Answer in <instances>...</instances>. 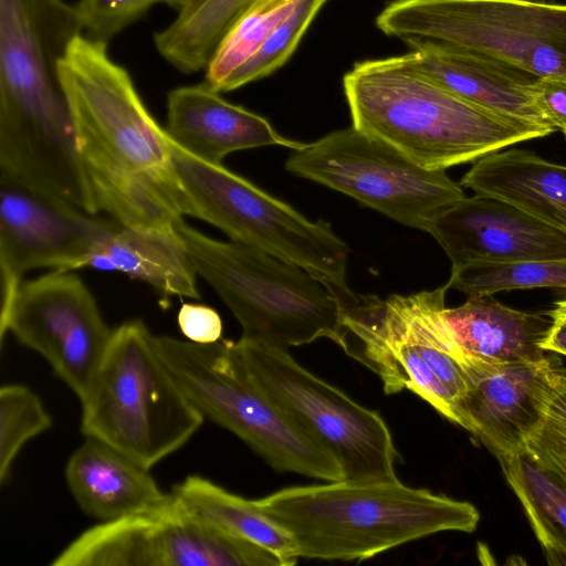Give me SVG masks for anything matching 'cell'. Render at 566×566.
<instances>
[{"instance_id":"1","label":"cell","mask_w":566,"mask_h":566,"mask_svg":"<svg viewBox=\"0 0 566 566\" xmlns=\"http://www.w3.org/2000/svg\"><path fill=\"white\" fill-rule=\"evenodd\" d=\"M106 45L80 34L59 64L93 198L122 227L171 231L184 214L170 140Z\"/></svg>"},{"instance_id":"2","label":"cell","mask_w":566,"mask_h":566,"mask_svg":"<svg viewBox=\"0 0 566 566\" xmlns=\"http://www.w3.org/2000/svg\"><path fill=\"white\" fill-rule=\"evenodd\" d=\"M84 30L63 0H0V178L64 195L85 178L59 64Z\"/></svg>"},{"instance_id":"3","label":"cell","mask_w":566,"mask_h":566,"mask_svg":"<svg viewBox=\"0 0 566 566\" xmlns=\"http://www.w3.org/2000/svg\"><path fill=\"white\" fill-rule=\"evenodd\" d=\"M353 126L427 170L476 160L555 129L472 103L399 56L356 63L343 78Z\"/></svg>"},{"instance_id":"4","label":"cell","mask_w":566,"mask_h":566,"mask_svg":"<svg viewBox=\"0 0 566 566\" xmlns=\"http://www.w3.org/2000/svg\"><path fill=\"white\" fill-rule=\"evenodd\" d=\"M256 503L286 531L298 558L326 560L368 559L439 532L472 533L480 521L471 503L398 479L292 486Z\"/></svg>"},{"instance_id":"5","label":"cell","mask_w":566,"mask_h":566,"mask_svg":"<svg viewBox=\"0 0 566 566\" xmlns=\"http://www.w3.org/2000/svg\"><path fill=\"white\" fill-rule=\"evenodd\" d=\"M175 230L198 276L241 325L243 338L287 349L326 337L344 348V294L298 265L214 240L184 220Z\"/></svg>"},{"instance_id":"6","label":"cell","mask_w":566,"mask_h":566,"mask_svg":"<svg viewBox=\"0 0 566 566\" xmlns=\"http://www.w3.org/2000/svg\"><path fill=\"white\" fill-rule=\"evenodd\" d=\"M139 319L114 328L82 403L81 432L150 469L184 447L202 413L175 381Z\"/></svg>"},{"instance_id":"7","label":"cell","mask_w":566,"mask_h":566,"mask_svg":"<svg viewBox=\"0 0 566 566\" xmlns=\"http://www.w3.org/2000/svg\"><path fill=\"white\" fill-rule=\"evenodd\" d=\"M155 340L166 368L202 416L239 437L274 470L344 480L339 463L251 381L235 342Z\"/></svg>"},{"instance_id":"8","label":"cell","mask_w":566,"mask_h":566,"mask_svg":"<svg viewBox=\"0 0 566 566\" xmlns=\"http://www.w3.org/2000/svg\"><path fill=\"white\" fill-rule=\"evenodd\" d=\"M170 144L184 216L298 265L340 293L350 292L346 283L349 249L329 222L311 221L222 165L205 163Z\"/></svg>"},{"instance_id":"9","label":"cell","mask_w":566,"mask_h":566,"mask_svg":"<svg viewBox=\"0 0 566 566\" xmlns=\"http://www.w3.org/2000/svg\"><path fill=\"white\" fill-rule=\"evenodd\" d=\"M376 25L410 49L444 45L537 77L566 78V4L533 0H395Z\"/></svg>"},{"instance_id":"10","label":"cell","mask_w":566,"mask_h":566,"mask_svg":"<svg viewBox=\"0 0 566 566\" xmlns=\"http://www.w3.org/2000/svg\"><path fill=\"white\" fill-rule=\"evenodd\" d=\"M235 348L251 381L339 463L344 480L397 479L398 453L377 411L313 375L285 348L243 337Z\"/></svg>"},{"instance_id":"11","label":"cell","mask_w":566,"mask_h":566,"mask_svg":"<svg viewBox=\"0 0 566 566\" xmlns=\"http://www.w3.org/2000/svg\"><path fill=\"white\" fill-rule=\"evenodd\" d=\"M285 169L422 231L438 212L465 197L446 170H427L353 125L293 150Z\"/></svg>"},{"instance_id":"12","label":"cell","mask_w":566,"mask_h":566,"mask_svg":"<svg viewBox=\"0 0 566 566\" xmlns=\"http://www.w3.org/2000/svg\"><path fill=\"white\" fill-rule=\"evenodd\" d=\"M51 566H283V563L266 548L192 514L171 494L158 507L86 530Z\"/></svg>"},{"instance_id":"13","label":"cell","mask_w":566,"mask_h":566,"mask_svg":"<svg viewBox=\"0 0 566 566\" xmlns=\"http://www.w3.org/2000/svg\"><path fill=\"white\" fill-rule=\"evenodd\" d=\"M113 332L88 287L71 271L24 281L0 321L1 344L11 333L41 355L80 400L97 374Z\"/></svg>"},{"instance_id":"14","label":"cell","mask_w":566,"mask_h":566,"mask_svg":"<svg viewBox=\"0 0 566 566\" xmlns=\"http://www.w3.org/2000/svg\"><path fill=\"white\" fill-rule=\"evenodd\" d=\"M92 216L32 190L0 182V321L9 313L27 272L86 266L95 247L117 228Z\"/></svg>"},{"instance_id":"15","label":"cell","mask_w":566,"mask_h":566,"mask_svg":"<svg viewBox=\"0 0 566 566\" xmlns=\"http://www.w3.org/2000/svg\"><path fill=\"white\" fill-rule=\"evenodd\" d=\"M464 356L467 390L455 406L457 424L496 458L525 452L545 419L564 370L548 356L539 361L512 363Z\"/></svg>"},{"instance_id":"16","label":"cell","mask_w":566,"mask_h":566,"mask_svg":"<svg viewBox=\"0 0 566 566\" xmlns=\"http://www.w3.org/2000/svg\"><path fill=\"white\" fill-rule=\"evenodd\" d=\"M452 266L566 258V233L490 195L464 197L438 212L427 231Z\"/></svg>"},{"instance_id":"17","label":"cell","mask_w":566,"mask_h":566,"mask_svg":"<svg viewBox=\"0 0 566 566\" xmlns=\"http://www.w3.org/2000/svg\"><path fill=\"white\" fill-rule=\"evenodd\" d=\"M165 132L185 153L213 165H222L224 157L242 149L296 150L304 145L280 135L264 117L223 99L206 82L168 93Z\"/></svg>"},{"instance_id":"18","label":"cell","mask_w":566,"mask_h":566,"mask_svg":"<svg viewBox=\"0 0 566 566\" xmlns=\"http://www.w3.org/2000/svg\"><path fill=\"white\" fill-rule=\"evenodd\" d=\"M436 84L483 107L537 125L553 127L539 111L537 76L499 60L444 45H423L399 56Z\"/></svg>"},{"instance_id":"19","label":"cell","mask_w":566,"mask_h":566,"mask_svg":"<svg viewBox=\"0 0 566 566\" xmlns=\"http://www.w3.org/2000/svg\"><path fill=\"white\" fill-rule=\"evenodd\" d=\"M111 444L87 437L70 457L65 478L80 509L91 517L111 522L169 501L149 472Z\"/></svg>"},{"instance_id":"20","label":"cell","mask_w":566,"mask_h":566,"mask_svg":"<svg viewBox=\"0 0 566 566\" xmlns=\"http://www.w3.org/2000/svg\"><path fill=\"white\" fill-rule=\"evenodd\" d=\"M460 184L507 200L566 233V165L512 148L476 160Z\"/></svg>"},{"instance_id":"21","label":"cell","mask_w":566,"mask_h":566,"mask_svg":"<svg viewBox=\"0 0 566 566\" xmlns=\"http://www.w3.org/2000/svg\"><path fill=\"white\" fill-rule=\"evenodd\" d=\"M444 318L463 353L490 363L539 361L541 340L551 325L541 314L507 307L492 295L469 296L444 310Z\"/></svg>"},{"instance_id":"22","label":"cell","mask_w":566,"mask_h":566,"mask_svg":"<svg viewBox=\"0 0 566 566\" xmlns=\"http://www.w3.org/2000/svg\"><path fill=\"white\" fill-rule=\"evenodd\" d=\"M85 268L123 272L166 297L199 298L198 274L175 229L117 227L95 247Z\"/></svg>"},{"instance_id":"23","label":"cell","mask_w":566,"mask_h":566,"mask_svg":"<svg viewBox=\"0 0 566 566\" xmlns=\"http://www.w3.org/2000/svg\"><path fill=\"white\" fill-rule=\"evenodd\" d=\"M171 494L192 514L216 527L258 544L275 554L283 566L297 563L292 538L251 501L200 475H188Z\"/></svg>"},{"instance_id":"24","label":"cell","mask_w":566,"mask_h":566,"mask_svg":"<svg viewBox=\"0 0 566 566\" xmlns=\"http://www.w3.org/2000/svg\"><path fill=\"white\" fill-rule=\"evenodd\" d=\"M551 565H566V482L526 451L497 458Z\"/></svg>"},{"instance_id":"25","label":"cell","mask_w":566,"mask_h":566,"mask_svg":"<svg viewBox=\"0 0 566 566\" xmlns=\"http://www.w3.org/2000/svg\"><path fill=\"white\" fill-rule=\"evenodd\" d=\"M254 0H205L178 11L154 36L160 55L184 73L206 69L234 22Z\"/></svg>"},{"instance_id":"26","label":"cell","mask_w":566,"mask_h":566,"mask_svg":"<svg viewBox=\"0 0 566 566\" xmlns=\"http://www.w3.org/2000/svg\"><path fill=\"white\" fill-rule=\"evenodd\" d=\"M468 296L502 291L553 289L566 292V258L506 263H475L451 268L447 283Z\"/></svg>"},{"instance_id":"27","label":"cell","mask_w":566,"mask_h":566,"mask_svg":"<svg viewBox=\"0 0 566 566\" xmlns=\"http://www.w3.org/2000/svg\"><path fill=\"white\" fill-rule=\"evenodd\" d=\"M296 0H254L220 42L208 66L206 83L221 93L227 78L250 59L291 13Z\"/></svg>"},{"instance_id":"28","label":"cell","mask_w":566,"mask_h":566,"mask_svg":"<svg viewBox=\"0 0 566 566\" xmlns=\"http://www.w3.org/2000/svg\"><path fill=\"white\" fill-rule=\"evenodd\" d=\"M53 426L51 415L29 387L8 384L0 388V483L10 476L12 464L31 439Z\"/></svg>"},{"instance_id":"29","label":"cell","mask_w":566,"mask_h":566,"mask_svg":"<svg viewBox=\"0 0 566 566\" xmlns=\"http://www.w3.org/2000/svg\"><path fill=\"white\" fill-rule=\"evenodd\" d=\"M326 1L296 0L291 13L273 30L260 49L227 78L220 92L237 90L281 67L293 54Z\"/></svg>"},{"instance_id":"30","label":"cell","mask_w":566,"mask_h":566,"mask_svg":"<svg viewBox=\"0 0 566 566\" xmlns=\"http://www.w3.org/2000/svg\"><path fill=\"white\" fill-rule=\"evenodd\" d=\"M187 0H80L76 8L87 36L107 44L117 33L143 17L153 6L178 10Z\"/></svg>"},{"instance_id":"31","label":"cell","mask_w":566,"mask_h":566,"mask_svg":"<svg viewBox=\"0 0 566 566\" xmlns=\"http://www.w3.org/2000/svg\"><path fill=\"white\" fill-rule=\"evenodd\" d=\"M525 451L566 482V375L560 378L545 419Z\"/></svg>"},{"instance_id":"32","label":"cell","mask_w":566,"mask_h":566,"mask_svg":"<svg viewBox=\"0 0 566 566\" xmlns=\"http://www.w3.org/2000/svg\"><path fill=\"white\" fill-rule=\"evenodd\" d=\"M177 323L182 335L190 342L212 344L222 338V319L208 305L184 303L178 311Z\"/></svg>"},{"instance_id":"33","label":"cell","mask_w":566,"mask_h":566,"mask_svg":"<svg viewBox=\"0 0 566 566\" xmlns=\"http://www.w3.org/2000/svg\"><path fill=\"white\" fill-rule=\"evenodd\" d=\"M534 88L543 116L566 138V78L537 77Z\"/></svg>"},{"instance_id":"34","label":"cell","mask_w":566,"mask_h":566,"mask_svg":"<svg viewBox=\"0 0 566 566\" xmlns=\"http://www.w3.org/2000/svg\"><path fill=\"white\" fill-rule=\"evenodd\" d=\"M547 316L551 325L539 345L545 352L566 356V298L555 302Z\"/></svg>"}]
</instances>
